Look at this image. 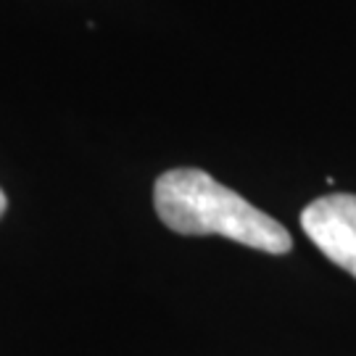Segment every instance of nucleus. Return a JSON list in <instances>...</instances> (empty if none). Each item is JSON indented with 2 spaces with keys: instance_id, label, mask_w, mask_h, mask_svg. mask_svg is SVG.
Segmentation results:
<instances>
[{
  "instance_id": "nucleus-1",
  "label": "nucleus",
  "mask_w": 356,
  "mask_h": 356,
  "mask_svg": "<svg viewBox=\"0 0 356 356\" xmlns=\"http://www.w3.org/2000/svg\"><path fill=\"white\" fill-rule=\"evenodd\" d=\"M156 214L179 235H222L264 254H288L291 232L201 169H169L153 185Z\"/></svg>"
},
{
  "instance_id": "nucleus-2",
  "label": "nucleus",
  "mask_w": 356,
  "mask_h": 356,
  "mask_svg": "<svg viewBox=\"0 0 356 356\" xmlns=\"http://www.w3.org/2000/svg\"><path fill=\"white\" fill-rule=\"evenodd\" d=\"M301 227L332 264L356 277V195L330 193L301 211Z\"/></svg>"
},
{
  "instance_id": "nucleus-3",
  "label": "nucleus",
  "mask_w": 356,
  "mask_h": 356,
  "mask_svg": "<svg viewBox=\"0 0 356 356\" xmlns=\"http://www.w3.org/2000/svg\"><path fill=\"white\" fill-rule=\"evenodd\" d=\"M6 209H8V201H6V193L0 191V216L6 214Z\"/></svg>"
}]
</instances>
